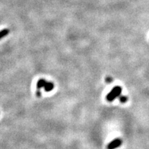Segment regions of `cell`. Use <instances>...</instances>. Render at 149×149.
<instances>
[{
    "mask_svg": "<svg viewBox=\"0 0 149 149\" xmlns=\"http://www.w3.org/2000/svg\"><path fill=\"white\" fill-rule=\"evenodd\" d=\"M55 88V84L52 81H47L44 79H40L37 81L36 85V95L41 96V90L44 89L46 92H51Z\"/></svg>",
    "mask_w": 149,
    "mask_h": 149,
    "instance_id": "cell-1",
    "label": "cell"
},
{
    "mask_svg": "<svg viewBox=\"0 0 149 149\" xmlns=\"http://www.w3.org/2000/svg\"><path fill=\"white\" fill-rule=\"evenodd\" d=\"M8 33H9V30L8 29H5L1 30V31H0V40H1L3 37L7 36V35H8Z\"/></svg>",
    "mask_w": 149,
    "mask_h": 149,
    "instance_id": "cell-2",
    "label": "cell"
}]
</instances>
